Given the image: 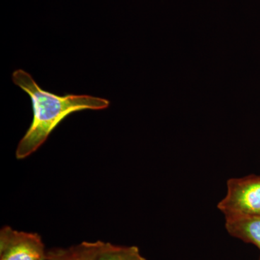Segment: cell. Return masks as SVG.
<instances>
[{"label": "cell", "instance_id": "52a82bcc", "mask_svg": "<svg viewBox=\"0 0 260 260\" xmlns=\"http://www.w3.org/2000/svg\"><path fill=\"white\" fill-rule=\"evenodd\" d=\"M102 241L85 242V249L77 260H96L98 254L102 248Z\"/></svg>", "mask_w": 260, "mask_h": 260}, {"label": "cell", "instance_id": "ba28073f", "mask_svg": "<svg viewBox=\"0 0 260 260\" xmlns=\"http://www.w3.org/2000/svg\"><path fill=\"white\" fill-rule=\"evenodd\" d=\"M259 260H260V259Z\"/></svg>", "mask_w": 260, "mask_h": 260}, {"label": "cell", "instance_id": "8992f818", "mask_svg": "<svg viewBox=\"0 0 260 260\" xmlns=\"http://www.w3.org/2000/svg\"><path fill=\"white\" fill-rule=\"evenodd\" d=\"M85 242L68 248H56L48 251L47 260H77L85 249Z\"/></svg>", "mask_w": 260, "mask_h": 260}, {"label": "cell", "instance_id": "277c9868", "mask_svg": "<svg viewBox=\"0 0 260 260\" xmlns=\"http://www.w3.org/2000/svg\"><path fill=\"white\" fill-rule=\"evenodd\" d=\"M225 226L231 236L254 244L260 250V216L225 219Z\"/></svg>", "mask_w": 260, "mask_h": 260}, {"label": "cell", "instance_id": "7a4b0ae2", "mask_svg": "<svg viewBox=\"0 0 260 260\" xmlns=\"http://www.w3.org/2000/svg\"><path fill=\"white\" fill-rule=\"evenodd\" d=\"M226 186V194L218 204L225 219L260 216V176L232 178Z\"/></svg>", "mask_w": 260, "mask_h": 260}, {"label": "cell", "instance_id": "6da1fadb", "mask_svg": "<svg viewBox=\"0 0 260 260\" xmlns=\"http://www.w3.org/2000/svg\"><path fill=\"white\" fill-rule=\"evenodd\" d=\"M13 81L31 99L34 119L30 127L19 142L15 152L18 160L28 158L40 148L59 123L73 113L83 110H104L109 100L88 95L59 96L39 87L31 75L23 70H15Z\"/></svg>", "mask_w": 260, "mask_h": 260}, {"label": "cell", "instance_id": "3957f363", "mask_svg": "<svg viewBox=\"0 0 260 260\" xmlns=\"http://www.w3.org/2000/svg\"><path fill=\"white\" fill-rule=\"evenodd\" d=\"M48 251L37 233L20 232L9 225L0 230V260H47Z\"/></svg>", "mask_w": 260, "mask_h": 260}, {"label": "cell", "instance_id": "5b68a950", "mask_svg": "<svg viewBox=\"0 0 260 260\" xmlns=\"http://www.w3.org/2000/svg\"><path fill=\"white\" fill-rule=\"evenodd\" d=\"M96 260H147L136 246H118L103 242Z\"/></svg>", "mask_w": 260, "mask_h": 260}]
</instances>
